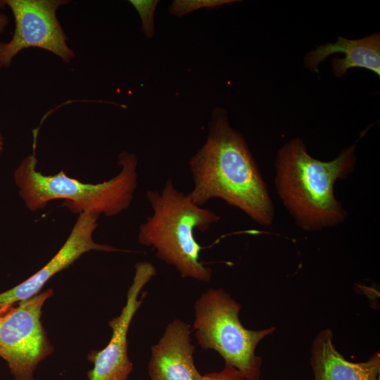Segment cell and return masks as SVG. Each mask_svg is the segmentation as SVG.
I'll list each match as a JSON object with an SVG mask.
<instances>
[{
  "instance_id": "cell-1",
  "label": "cell",
  "mask_w": 380,
  "mask_h": 380,
  "mask_svg": "<svg viewBox=\"0 0 380 380\" xmlns=\"http://www.w3.org/2000/svg\"><path fill=\"white\" fill-rule=\"evenodd\" d=\"M189 166L194 184L188 196L194 203L202 207L212 198H220L260 225L273 222L274 205L267 185L226 109L213 110L206 141Z\"/></svg>"
},
{
  "instance_id": "cell-3",
  "label": "cell",
  "mask_w": 380,
  "mask_h": 380,
  "mask_svg": "<svg viewBox=\"0 0 380 380\" xmlns=\"http://www.w3.org/2000/svg\"><path fill=\"white\" fill-rule=\"evenodd\" d=\"M146 196L153 214L139 225V243L155 250L156 257L182 277L210 281L213 270L199 260L203 247L194 231L206 232L220 216L194 203L170 179L161 191L149 189Z\"/></svg>"
},
{
  "instance_id": "cell-15",
  "label": "cell",
  "mask_w": 380,
  "mask_h": 380,
  "mask_svg": "<svg viewBox=\"0 0 380 380\" xmlns=\"http://www.w3.org/2000/svg\"><path fill=\"white\" fill-rule=\"evenodd\" d=\"M201 380H246L233 367L224 365L221 371L202 375Z\"/></svg>"
},
{
  "instance_id": "cell-9",
  "label": "cell",
  "mask_w": 380,
  "mask_h": 380,
  "mask_svg": "<svg viewBox=\"0 0 380 380\" xmlns=\"http://www.w3.org/2000/svg\"><path fill=\"white\" fill-rule=\"evenodd\" d=\"M99 215L83 213L79 217L64 244L41 270L13 288L0 293V308L15 304L39 293L44 285L56 274L68 267L89 251L115 252L120 250L99 244L93 239Z\"/></svg>"
},
{
  "instance_id": "cell-10",
  "label": "cell",
  "mask_w": 380,
  "mask_h": 380,
  "mask_svg": "<svg viewBox=\"0 0 380 380\" xmlns=\"http://www.w3.org/2000/svg\"><path fill=\"white\" fill-rule=\"evenodd\" d=\"M190 325L180 320L170 322L162 337L151 349V380H201L194 361Z\"/></svg>"
},
{
  "instance_id": "cell-5",
  "label": "cell",
  "mask_w": 380,
  "mask_h": 380,
  "mask_svg": "<svg viewBox=\"0 0 380 380\" xmlns=\"http://www.w3.org/2000/svg\"><path fill=\"white\" fill-rule=\"evenodd\" d=\"M241 308L223 289H210L194 304L193 329L203 349L216 351L224 365L235 368L246 380H260L262 360L255 349L276 327L246 329L239 319Z\"/></svg>"
},
{
  "instance_id": "cell-4",
  "label": "cell",
  "mask_w": 380,
  "mask_h": 380,
  "mask_svg": "<svg viewBox=\"0 0 380 380\" xmlns=\"http://www.w3.org/2000/svg\"><path fill=\"white\" fill-rule=\"evenodd\" d=\"M25 158L13 174L20 196L31 211L46 207L51 201L63 200V205L74 213H91L115 216L128 208L137 186L138 160L127 151L118 156L120 172L110 179L99 184H85L71 178L63 171L44 175L37 170L35 156Z\"/></svg>"
},
{
  "instance_id": "cell-17",
  "label": "cell",
  "mask_w": 380,
  "mask_h": 380,
  "mask_svg": "<svg viewBox=\"0 0 380 380\" xmlns=\"http://www.w3.org/2000/svg\"><path fill=\"white\" fill-rule=\"evenodd\" d=\"M4 137L0 133V154L4 150Z\"/></svg>"
},
{
  "instance_id": "cell-6",
  "label": "cell",
  "mask_w": 380,
  "mask_h": 380,
  "mask_svg": "<svg viewBox=\"0 0 380 380\" xmlns=\"http://www.w3.org/2000/svg\"><path fill=\"white\" fill-rule=\"evenodd\" d=\"M53 294L48 289L0 308V357L14 380H34L38 364L53 352L41 321L42 307Z\"/></svg>"
},
{
  "instance_id": "cell-16",
  "label": "cell",
  "mask_w": 380,
  "mask_h": 380,
  "mask_svg": "<svg viewBox=\"0 0 380 380\" xmlns=\"http://www.w3.org/2000/svg\"><path fill=\"white\" fill-rule=\"evenodd\" d=\"M8 24V17L5 14L0 13V33L4 31Z\"/></svg>"
},
{
  "instance_id": "cell-8",
  "label": "cell",
  "mask_w": 380,
  "mask_h": 380,
  "mask_svg": "<svg viewBox=\"0 0 380 380\" xmlns=\"http://www.w3.org/2000/svg\"><path fill=\"white\" fill-rule=\"evenodd\" d=\"M156 275V269L152 263L147 261L137 263L133 281L127 293L126 304L120 315L109 322L113 331L110 341L103 349L91 350L87 356L94 365L87 374L89 380L128 379L134 367L127 354L128 329L145 296L144 293L138 299L139 293Z\"/></svg>"
},
{
  "instance_id": "cell-2",
  "label": "cell",
  "mask_w": 380,
  "mask_h": 380,
  "mask_svg": "<svg viewBox=\"0 0 380 380\" xmlns=\"http://www.w3.org/2000/svg\"><path fill=\"white\" fill-rule=\"evenodd\" d=\"M357 143L343 148L333 160L314 158L303 139L286 141L274 160V186L284 206L296 224L317 232L343 223L348 212L336 198L334 186L355 169Z\"/></svg>"
},
{
  "instance_id": "cell-11",
  "label": "cell",
  "mask_w": 380,
  "mask_h": 380,
  "mask_svg": "<svg viewBox=\"0 0 380 380\" xmlns=\"http://www.w3.org/2000/svg\"><path fill=\"white\" fill-rule=\"evenodd\" d=\"M343 53V58L331 60L333 75L343 77L353 68H362L380 76V32L365 35L362 38L349 39L338 36L334 42L317 46L303 58L304 67L311 72L318 73L319 65L332 54Z\"/></svg>"
},
{
  "instance_id": "cell-14",
  "label": "cell",
  "mask_w": 380,
  "mask_h": 380,
  "mask_svg": "<svg viewBox=\"0 0 380 380\" xmlns=\"http://www.w3.org/2000/svg\"><path fill=\"white\" fill-rule=\"evenodd\" d=\"M141 20V30L147 38H152L155 34L153 23L154 12L158 0H130Z\"/></svg>"
},
{
  "instance_id": "cell-12",
  "label": "cell",
  "mask_w": 380,
  "mask_h": 380,
  "mask_svg": "<svg viewBox=\"0 0 380 380\" xmlns=\"http://www.w3.org/2000/svg\"><path fill=\"white\" fill-rule=\"evenodd\" d=\"M333 338V331L325 329L313 340L310 362L314 380H379V351L366 361L353 362L337 350Z\"/></svg>"
},
{
  "instance_id": "cell-13",
  "label": "cell",
  "mask_w": 380,
  "mask_h": 380,
  "mask_svg": "<svg viewBox=\"0 0 380 380\" xmlns=\"http://www.w3.org/2000/svg\"><path fill=\"white\" fill-rule=\"evenodd\" d=\"M235 0H175L170 6V13L182 17L200 8H214L236 2Z\"/></svg>"
},
{
  "instance_id": "cell-7",
  "label": "cell",
  "mask_w": 380,
  "mask_h": 380,
  "mask_svg": "<svg viewBox=\"0 0 380 380\" xmlns=\"http://www.w3.org/2000/svg\"><path fill=\"white\" fill-rule=\"evenodd\" d=\"M64 0H0V8L8 7L15 20L11 39L0 42V68L11 65L13 58L23 49L39 48L69 63L75 57L68 46V37L57 17L58 8Z\"/></svg>"
}]
</instances>
